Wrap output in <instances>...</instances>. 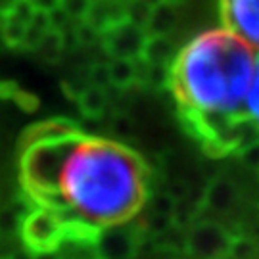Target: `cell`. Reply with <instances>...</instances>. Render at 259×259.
Wrapping results in <instances>:
<instances>
[{
	"instance_id": "cell-1",
	"label": "cell",
	"mask_w": 259,
	"mask_h": 259,
	"mask_svg": "<svg viewBox=\"0 0 259 259\" xmlns=\"http://www.w3.org/2000/svg\"><path fill=\"white\" fill-rule=\"evenodd\" d=\"M19 175L33 204L52 207L77 232L91 236L131 221L150 196L148 169L139 154L79 129L23 142Z\"/></svg>"
},
{
	"instance_id": "cell-2",
	"label": "cell",
	"mask_w": 259,
	"mask_h": 259,
	"mask_svg": "<svg viewBox=\"0 0 259 259\" xmlns=\"http://www.w3.org/2000/svg\"><path fill=\"white\" fill-rule=\"evenodd\" d=\"M253 62V50L227 29L204 31L177 50L169 91L188 129L209 152L242 148L244 98Z\"/></svg>"
},
{
	"instance_id": "cell-3",
	"label": "cell",
	"mask_w": 259,
	"mask_h": 259,
	"mask_svg": "<svg viewBox=\"0 0 259 259\" xmlns=\"http://www.w3.org/2000/svg\"><path fill=\"white\" fill-rule=\"evenodd\" d=\"M19 238L23 242L25 250L35 253L58 250L65 240L77 238V240L93 242V236H87L83 232H77L65 221L60 213L48 207V205L33 204L25 213L21 227H19Z\"/></svg>"
},
{
	"instance_id": "cell-4",
	"label": "cell",
	"mask_w": 259,
	"mask_h": 259,
	"mask_svg": "<svg viewBox=\"0 0 259 259\" xmlns=\"http://www.w3.org/2000/svg\"><path fill=\"white\" fill-rule=\"evenodd\" d=\"M219 18L223 29L259 50V0H219Z\"/></svg>"
},
{
	"instance_id": "cell-5",
	"label": "cell",
	"mask_w": 259,
	"mask_h": 259,
	"mask_svg": "<svg viewBox=\"0 0 259 259\" xmlns=\"http://www.w3.org/2000/svg\"><path fill=\"white\" fill-rule=\"evenodd\" d=\"M142 244V231L129 221L104 227L94 234L93 250L98 259H135Z\"/></svg>"
},
{
	"instance_id": "cell-6",
	"label": "cell",
	"mask_w": 259,
	"mask_h": 259,
	"mask_svg": "<svg viewBox=\"0 0 259 259\" xmlns=\"http://www.w3.org/2000/svg\"><path fill=\"white\" fill-rule=\"evenodd\" d=\"M232 236L213 221L194 223L185 236V251L194 259H229Z\"/></svg>"
},
{
	"instance_id": "cell-7",
	"label": "cell",
	"mask_w": 259,
	"mask_h": 259,
	"mask_svg": "<svg viewBox=\"0 0 259 259\" xmlns=\"http://www.w3.org/2000/svg\"><path fill=\"white\" fill-rule=\"evenodd\" d=\"M144 40H146V31L125 21L117 27L110 29L108 33H104L100 45L104 47L106 54L110 56V60L139 62L144 48Z\"/></svg>"
},
{
	"instance_id": "cell-8",
	"label": "cell",
	"mask_w": 259,
	"mask_h": 259,
	"mask_svg": "<svg viewBox=\"0 0 259 259\" xmlns=\"http://www.w3.org/2000/svg\"><path fill=\"white\" fill-rule=\"evenodd\" d=\"M83 21L96 29L100 35H104L110 29L127 21V2L125 0H93Z\"/></svg>"
},
{
	"instance_id": "cell-9",
	"label": "cell",
	"mask_w": 259,
	"mask_h": 259,
	"mask_svg": "<svg viewBox=\"0 0 259 259\" xmlns=\"http://www.w3.org/2000/svg\"><path fill=\"white\" fill-rule=\"evenodd\" d=\"M236 200H238V192L232 181L225 177H215L213 181H209L204 194V207L215 213H225L236 204Z\"/></svg>"
},
{
	"instance_id": "cell-10",
	"label": "cell",
	"mask_w": 259,
	"mask_h": 259,
	"mask_svg": "<svg viewBox=\"0 0 259 259\" xmlns=\"http://www.w3.org/2000/svg\"><path fill=\"white\" fill-rule=\"evenodd\" d=\"M77 108L83 113V117L87 119H102L108 106H110V96L106 89H98L93 84H84L83 89L75 96Z\"/></svg>"
},
{
	"instance_id": "cell-11",
	"label": "cell",
	"mask_w": 259,
	"mask_h": 259,
	"mask_svg": "<svg viewBox=\"0 0 259 259\" xmlns=\"http://www.w3.org/2000/svg\"><path fill=\"white\" fill-rule=\"evenodd\" d=\"M177 56V47L171 37H157V35H146L144 48L140 54V62L156 65H171Z\"/></svg>"
},
{
	"instance_id": "cell-12",
	"label": "cell",
	"mask_w": 259,
	"mask_h": 259,
	"mask_svg": "<svg viewBox=\"0 0 259 259\" xmlns=\"http://www.w3.org/2000/svg\"><path fill=\"white\" fill-rule=\"evenodd\" d=\"M31 205L33 202L25 198V200H18L14 204H6L0 207V240H12L19 236L21 221Z\"/></svg>"
},
{
	"instance_id": "cell-13",
	"label": "cell",
	"mask_w": 259,
	"mask_h": 259,
	"mask_svg": "<svg viewBox=\"0 0 259 259\" xmlns=\"http://www.w3.org/2000/svg\"><path fill=\"white\" fill-rule=\"evenodd\" d=\"M171 83V65H156L137 62V84L152 91H165Z\"/></svg>"
},
{
	"instance_id": "cell-14",
	"label": "cell",
	"mask_w": 259,
	"mask_h": 259,
	"mask_svg": "<svg viewBox=\"0 0 259 259\" xmlns=\"http://www.w3.org/2000/svg\"><path fill=\"white\" fill-rule=\"evenodd\" d=\"M177 8L167 4V2H161L159 6L152 10L148 19V25H146V35H157V37H169L173 33V29L177 27Z\"/></svg>"
},
{
	"instance_id": "cell-15",
	"label": "cell",
	"mask_w": 259,
	"mask_h": 259,
	"mask_svg": "<svg viewBox=\"0 0 259 259\" xmlns=\"http://www.w3.org/2000/svg\"><path fill=\"white\" fill-rule=\"evenodd\" d=\"M110 87L117 91H127L137 84V62L131 60H111L108 62Z\"/></svg>"
},
{
	"instance_id": "cell-16",
	"label": "cell",
	"mask_w": 259,
	"mask_h": 259,
	"mask_svg": "<svg viewBox=\"0 0 259 259\" xmlns=\"http://www.w3.org/2000/svg\"><path fill=\"white\" fill-rule=\"evenodd\" d=\"M244 117L250 121L255 129H259V56L253 62L250 87H248V93L244 98Z\"/></svg>"
},
{
	"instance_id": "cell-17",
	"label": "cell",
	"mask_w": 259,
	"mask_h": 259,
	"mask_svg": "<svg viewBox=\"0 0 259 259\" xmlns=\"http://www.w3.org/2000/svg\"><path fill=\"white\" fill-rule=\"evenodd\" d=\"M35 52H38L40 58L47 60V62H58L60 56L65 52L62 31H58V29H48V33L42 37V40H40V45L37 47Z\"/></svg>"
},
{
	"instance_id": "cell-18",
	"label": "cell",
	"mask_w": 259,
	"mask_h": 259,
	"mask_svg": "<svg viewBox=\"0 0 259 259\" xmlns=\"http://www.w3.org/2000/svg\"><path fill=\"white\" fill-rule=\"evenodd\" d=\"M152 10L142 0H127V21L140 29H146Z\"/></svg>"
},
{
	"instance_id": "cell-19",
	"label": "cell",
	"mask_w": 259,
	"mask_h": 259,
	"mask_svg": "<svg viewBox=\"0 0 259 259\" xmlns=\"http://www.w3.org/2000/svg\"><path fill=\"white\" fill-rule=\"evenodd\" d=\"M93 0H58V8L69 18V21H83L87 18V12L91 8Z\"/></svg>"
},
{
	"instance_id": "cell-20",
	"label": "cell",
	"mask_w": 259,
	"mask_h": 259,
	"mask_svg": "<svg viewBox=\"0 0 259 259\" xmlns=\"http://www.w3.org/2000/svg\"><path fill=\"white\" fill-rule=\"evenodd\" d=\"M87 84H93L98 89H110V71H108V62H96L89 67L87 71Z\"/></svg>"
},
{
	"instance_id": "cell-21",
	"label": "cell",
	"mask_w": 259,
	"mask_h": 259,
	"mask_svg": "<svg viewBox=\"0 0 259 259\" xmlns=\"http://www.w3.org/2000/svg\"><path fill=\"white\" fill-rule=\"evenodd\" d=\"M255 255V242L244 236H234L231 244L229 257L232 259H251Z\"/></svg>"
},
{
	"instance_id": "cell-22",
	"label": "cell",
	"mask_w": 259,
	"mask_h": 259,
	"mask_svg": "<svg viewBox=\"0 0 259 259\" xmlns=\"http://www.w3.org/2000/svg\"><path fill=\"white\" fill-rule=\"evenodd\" d=\"M238 156H240L242 163L246 167L259 171V139L250 142L248 146H244L242 150H238Z\"/></svg>"
},
{
	"instance_id": "cell-23",
	"label": "cell",
	"mask_w": 259,
	"mask_h": 259,
	"mask_svg": "<svg viewBox=\"0 0 259 259\" xmlns=\"http://www.w3.org/2000/svg\"><path fill=\"white\" fill-rule=\"evenodd\" d=\"M111 131L115 133V137H127L133 133V121L123 115V113H117L111 117Z\"/></svg>"
},
{
	"instance_id": "cell-24",
	"label": "cell",
	"mask_w": 259,
	"mask_h": 259,
	"mask_svg": "<svg viewBox=\"0 0 259 259\" xmlns=\"http://www.w3.org/2000/svg\"><path fill=\"white\" fill-rule=\"evenodd\" d=\"M33 4H35V10L47 12V14L58 8V0H33Z\"/></svg>"
},
{
	"instance_id": "cell-25",
	"label": "cell",
	"mask_w": 259,
	"mask_h": 259,
	"mask_svg": "<svg viewBox=\"0 0 259 259\" xmlns=\"http://www.w3.org/2000/svg\"><path fill=\"white\" fill-rule=\"evenodd\" d=\"M163 2H167V4H171V6H181V4H185L186 0H163Z\"/></svg>"
},
{
	"instance_id": "cell-26",
	"label": "cell",
	"mask_w": 259,
	"mask_h": 259,
	"mask_svg": "<svg viewBox=\"0 0 259 259\" xmlns=\"http://www.w3.org/2000/svg\"><path fill=\"white\" fill-rule=\"evenodd\" d=\"M94 259H98V257H94Z\"/></svg>"
},
{
	"instance_id": "cell-27",
	"label": "cell",
	"mask_w": 259,
	"mask_h": 259,
	"mask_svg": "<svg viewBox=\"0 0 259 259\" xmlns=\"http://www.w3.org/2000/svg\"><path fill=\"white\" fill-rule=\"evenodd\" d=\"M125 2H127V0H125Z\"/></svg>"
}]
</instances>
